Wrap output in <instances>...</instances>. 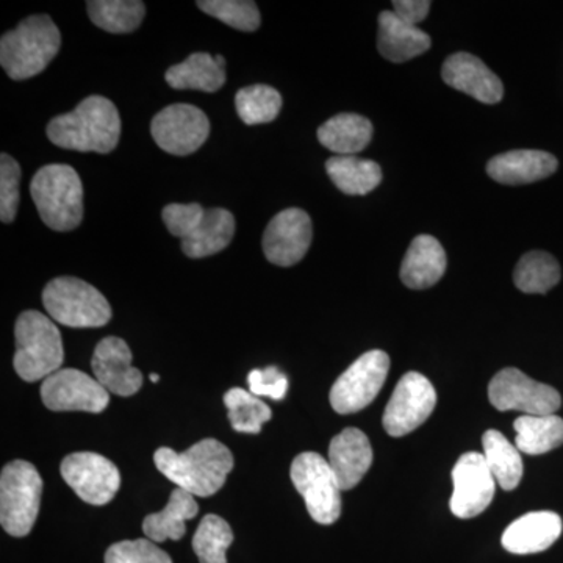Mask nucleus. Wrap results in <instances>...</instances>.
Returning <instances> with one entry per match:
<instances>
[{
  "label": "nucleus",
  "instance_id": "f257e3e1",
  "mask_svg": "<svg viewBox=\"0 0 563 563\" xmlns=\"http://www.w3.org/2000/svg\"><path fill=\"white\" fill-rule=\"evenodd\" d=\"M154 462L163 476L192 496L209 498L220 492L233 470V455L218 440L206 439L185 453L161 448Z\"/></svg>",
  "mask_w": 563,
  "mask_h": 563
},
{
  "label": "nucleus",
  "instance_id": "f03ea898",
  "mask_svg": "<svg viewBox=\"0 0 563 563\" xmlns=\"http://www.w3.org/2000/svg\"><path fill=\"white\" fill-rule=\"evenodd\" d=\"M47 136L63 150L109 154L120 143V113L110 99L90 96L76 110L54 118Z\"/></svg>",
  "mask_w": 563,
  "mask_h": 563
},
{
  "label": "nucleus",
  "instance_id": "7ed1b4c3",
  "mask_svg": "<svg viewBox=\"0 0 563 563\" xmlns=\"http://www.w3.org/2000/svg\"><path fill=\"white\" fill-rule=\"evenodd\" d=\"M62 46V35L47 14L20 22L0 40V65L13 80H27L47 68Z\"/></svg>",
  "mask_w": 563,
  "mask_h": 563
},
{
  "label": "nucleus",
  "instance_id": "20e7f679",
  "mask_svg": "<svg viewBox=\"0 0 563 563\" xmlns=\"http://www.w3.org/2000/svg\"><path fill=\"white\" fill-rule=\"evenodd\" d=\"M169 233L179 236L190 258L210 257L231 244L235 218L225 209L206 210L199 203H169L162 211Z\"/></svg>",
  "mask_w": 563,
  "mask_h": 563
},
{
  "label": "nucleus",
  "instance_id": "39448f33",
  "mask_svg": "<svg viewBox=\"0 0 563 563\" xmlns=\"http://www.w3.org/2000/svg\"><path fill=\"white\" fill-rule=\"evenodd\" d=\"M14 369L25 383H38L62 369L65 351L60 331L51 318L36 310L21 313L14 325Z\"/></svg>",
  "mask_w": 563,
  "mask_h": 563
},
{
  "label": "nucleus",
  "instance_id": "423d86ee",
  "mask_svg": "<svg viewBox=\"0 0 563 563\" xmlns=\"http://www.w3.org/2000/svg\"><path fill=\"white\" fill-rule=\"evenodd\" d=\"M33 202L41 220L52 231L69 232L84 218V185L76 169L68 165H47L31 184Z\"/></svg>",
  "mask_w": 563,
  "mask_h": 563
},
{
  "label": "nucleus",
  "instance_id": "0eeeda50",
  "mask_svg": "<svg viewBox=\"0 0 563 563\" xmlns=\"http://www.w3.org/2000/svg\"><path fill=\"white\" fill-rule=\"evenodd\" d=\"M52 320L68 328H102L111 320V307L98 288L77 277H58L43 291Z\"/></svg>",
  "mask_w": 563,
  "mask_h": 563
},
{
  "label": "nucleus",
  "instance_id": "6e6552de",
  "mask_svg": "<svg viewBox=\"0 0 563 563\" xmlns=\"http://www.w3.org/2000/svg\"><path fill=\"white\" fill-rule=\"evenodd\" d=\"M43 479L32 463L14 461L0 476V525L13 537L31 533L40 512Z\"/></svg>",
  "mask_w": 563,
  "mask_h": 563
},
{
  "label": "nucleus",
  "instance_id": "1a4fd4ad",
  "mask_svg": "<svg viewBox=\"0 0 563 563\" xmlns=\"http://www.w3.org/2000/svg\"><path fill=\"white\" fill-rule=\"evenodd\" d=\"M290 476L301 493L310 517L320 525H333L342 515V488L328 459L302 453L291 463Z\"/></svg>",
  "mask_w": 563,
  "mask_h": 563
},
{
  "label": "nucleus",
  "instance_id": "9d476101",
  "mask_svg": "<svg viewBox=\"0 0 563 563\" xmlns=\"http://www.w3.org/2000/svg\"><path fill=\"white\" fill-rule=\"evenodd\" d=\"M388 372L390 357L387 352H365L333 384L329 396L332 409L340 415L361 412L383 390Z\"/></svg>",
  "mask_w": 563,
  "mask_h": 563
},
{
  "label": "nucleus",
  "instance_id": "9b49d317",
  "mask_svg": "<svg viewBox=\"0 0 563 563\" xmlns=\"http://www.w3.org/2000/svg\"><path fill=\"white\" fill-rule=\"evenodd\" d=\"M488 399L499 412L523 415H554L562 406L561 393L517 368H504L493 377Z\"/></svg>",
  "mask_w": 563,
  "mask_h": 563
},
{
  "label": "nucleus",
  "instance_id": "f8f14e48",
  "mask_svg": "<svg viewBox=\"0 0 563 563\" xmlns=\"http://www.w3.org/2000/svg\"><path fill=\"white\" fill-rule=\"evenodd\" d=\"M437 406V391L420 373L404 374L384 413V428L390 437H404L424 424Z\"/></svg>",
  "mask_w": 563,
  "mask_h": 563
},
{
  "label": "nucleus",
  "instance_id": "ddd939ff",
  "mask_svg": "<svg viewBox=\"0 0 563 563\" xmlns=\"http://www.w3.org/2000/svg\"><path fill=\"white\" fill-rule=\"evenodd\" d=\"M41 399L52 412L101 413L110 404V393L79 369H58L41 385Z\"/></svg>",
  "mask_w": 563,
  "mask_h": 563
},
{
  "label": "nucleus",
  "instance_id": "4468645a",
  "mask_svg": "<svg viewBox=\"0 0 563 563\" xmlns=\"http://www.w3.org/2000/svg\"><path fill=\"white\" fill-rule=\"evenodd\" d=\"M60 473L81 501L91 506H106L120 492V470L101 454H69L63 459Z\"/></svg>",
  "mask_w": 563,
  "mask_h": 563
},
{
  "label": "nucleus",
  "instance_id": "2eb2a0df",
  "mask_svg": "<svg viewBox=\"0 0 563 563\" xmlns=\"http://www.w3.org/2000/svg\"><path fill=\"white\" fill-rule=\"evenodd\" d=\"M151 132L163 151L185 157L198 151L209 139L210 121L198 107L174 103L155 114Z\"/></svg>",
  "mask_w": 563,
  "mask_h": 563
},
{
  "label": "nucleus",
  "instance_id": "dca6fc26",
  "mask_svg": "<svg viewBox=\"0 0 563 563\" xmlns=\"http://www.w3.org/2000/svg\"><path fill=\"white\" fill-rule=\"evenodd\" d=\"M453 484L451 512L462 520H470L483 514L495 496L496 481L485 462L484 454L461 455L453 468Z\"/></svg>",
  "mask_w": 563,
  "mask_h": 563
},
{
  "label": "nucleus",
  "instance_id": "f3484780",
  "mask_svg": "<svg viewBox=\"0 0 563 563\" xmlns=\"http://www.w3.org/2000/svg\"><path fill=\"white\" fill-rule=\"evenodd\" d=\"M313 228L309 214L301 209H287L269 221L263 235V251L268 262L292 266L306 257L312 244Z\"/></svg>",
  "mask_w": 563,
  "mask_h": 563
},
{
  "label": "nucleus",
  "instance_id": "a211bd4d",
  "mask_svg": "<svg viewBox=\"0 0 563 563\" xmlns=\"http://www.w3.org/2000/svg\"><path fill=\"white\" fill-rule=\"evenodd\" d=\"M132 351L128 343L118 336H107L96 346L92 354L95 379L113 395H135L143 387V374L132 366Z\"/></svg>",
  "mask_w": 563,
  "mask_h": 563
},
{
  "label": "nucleus",
  "instance_id": "6ab92c4d",
  "mask_svg": "<svg viewBox=\"0 0 563 563\" xmlns=\"http://www.w3.org/2000/svg\"><path fill=\"white\" fill-rule=\"evenodd\" d=\"M442 77L444 84L454 90L472 96L476 101L488 103L501 102L504 96L503 81L488 69L483 60L466 52H459L443 63Z\"/></svg>",
  "mask_w": 563,
  "mask_h": 563
},
{
  "label": "nucleus",
  "instance_id": "aec40b11",
  "mask_svg": "<svg viewBox=\"0 0 563 563\" xmlns=\"http://www.w3.org/2000/svg\"><path fill=\"white\" fill-rule=\"evenodd\" d=\"M328 462L342 492L351 490L361 484L373 465V448L368 437L355 428L344 429L333 437Z\"/></svg>",
  "mask_w": 563,
  "mask_h": 563
},
{
  "label": "nucleus",
  "instance_id": "412c9836",
  "mask_svg": "<svg viewBox=\"0 0 563 563\" xmlns=\"http://www.w3.org/2000/svg\"><path fill=\"white\" fill-rule=\"evenodd\" d=\"M558 168L559 162L553 154L532 150L506 152L487 163L488 176L498 184L510 187L547 179L553 176Z\"/></svg>",
  "mask_w": 563,
  "mask_h": 563
},
{
  "label": "nucleus",
  "instance_id": "4be33fe9",
  "mask_svg": "<svg viewBox=\"0 0 563 563\" xmlns=\"http://www.w3.org/2000/svg\"><path fill=\"white\" fill-rule=\"evenodd\" d=\"M562 529V518L558 514L548 510L526 514L504 531L503 547L512 554L542 553L558 542Z\"/></svg>",
  "mask_w": 563,
  "mask_h": 563
},
{
  "label": "nucleus",
  "instance_id": "5701e85b",
  "mask_svg": "<svg viewBox=\"0 0 563 563\" xmlns=\"http://www.w3.org/2000/svg\"><path fill=\"white\" fill-rule=\"evenodd\" d=\"M446 266V252L439 240L432 235H418L406 252L399 276L406 287L426 290L442 279Z\"/></svg>",
  "mask_w": 563,
  "mask_h": 563
},
{
  "label": "nucleus",
  "instance_id": "b1692460",
  "mask_svg": "<svg viewBox=\"0 0 563 563\" xmlns=\"http://www.w3.org/2000/svg\"><path fill=\"white\" fill-rule=\"evenodd\" d=\"M431 46L432 40L428 33L420 31L415 25L406 24L393 11H383L379 14L377 49L387 60L409 62L431 49Z\"/></svg>",
  "mask_w": 563,
  "mask_h": 563
},
{
  "label": "nucleus",
  "instance_id": "393cba45",
  "mask_svg": "<svg viewBox=\"0 0 563 563\" xmlns=\"http://www.w3.org/2000/svg\"><path fill=\"white\" fill-rule=\"evenodd\" d=\"M198 512L199 506L195 496L177 487L172 493L168 506L162 512L151 514L144 518L143 531L154 543L180 540L187 532L185 523L195 518Z\"/></svg>",
  "mask_w": 563,
  "mask_h": 563
},
{
  "label": "nucleus",
  "instance_id": "a878e982",
  "mask_svg": "<svg viewBox=\"0 0 563 563\" xmlns=\"http://www.w3.org/2000/svg\"><path fill=\"white\" fill-rule=\"evenodd\" d=\"M372 139V122L355 113L336 114L318 129V140L322 146L336 155L358 154Z\"/></svg>",
  "mask_w": 563,
  "mask_h": 563
},
{
  "label": "nucleus",
  "instance_id": "bb28decb",
  "mask_svg": "<svg viewBox=\"0 0 563 563\" xmlns=\"http://www.w3.org/2000/svg\"><path fill=\"white\" fill-rule=\"evenodd\" d=\"M325 172L340 191L350 196H365L383 181V169L376 162L355 155H336L325 163Z\"/></svg>",
  "mask_w": 563,
  "mask_h": 563
},
{
  "label": "nucleus",
  "instance_id": "cd10ccee",
  "mask_svg": "<svg viewBox=\"0 0 563 563\" xmlns=\"http://www.w3.org/2000/svg\"><path fill=\"white\" fill-rule=\"evenodd\" d=\"M515 446L520 453L542 455L563 444V420L558 415H521L515 420Z\"/></svg>",
  "mask_w": 563,
  "mask_h": 563
},
{
  "label": "nucleus",
  "instance_id": "c85d7f7f",
  "mask_svg": "<svg viewBox=\"0 0 563 563\" xmlns=\"http://www.w3.org/2000/svg\"><path fill=\"white\" fill-rule=\"evenodd\" d=\"M166 81L174 90L217 92L224 87L225 69L211 55L198 52L166 70Z\"/></svg>",
  "mask_w": 563,
  "mask_h": 563
},
{
  "label": "nucleus",
  "instance_id": "c756f323",
  "mask_svg": "<svg viewBox=\"0 0 563 563\" xmlns=\"http://www.w3.org/2000/svg\"><path fill=\"white\" fill-rule=\"evenodd\" d=\"M484 459L503 490H515L523 479L520 451L501 432L487 431L483 437Z\"/></svg>",
  "mask_w": 563,
  "mask_h": 563
},
{
  "label": "nucleus",
  "instance_id": "7c9ffc66",
  "mask_svg": "<svg viewBox=\"0 0 563 563\" xmlns=\"http://www.w3.org/2000/svg\"><path fill=\"white\" fill-rule=\"evenodd\" d=\"M561 266L553 255L543 251L525 254L515 266L514 282L528 295H544L561 280Z\"/></svg>",
  "mask_w": 563,
  "mask_h": 563
},
{
  "label": "nucleus",
  "instance_id": "2f4dec72",
  "mask_svg": "<svg viewBox=\"0 0 563 563\" xmlns=\"http://www.w3.org/2000/svg\"><path fill=\"white\" fill-rule=\"evenodd\" d=\"M87 7L92 24L110 33L135 32L146 14L140 0H91Z\"/></svg>",
  "mask_w": 563,
  "mask_h": 563
},
{
  "label": "nucleus",
  "instance_id": "473e14b6",
  "mask_svg": "<svg viewBox=\"0 0 563 563\" xmlns=\"http://www.w3.org/2000/svg\"><path fill=\"white\" fill-rule=\"evenodd\" d=\"M224 406L232 428L240 433H261L262 426L273 417L272 409L261 398L243 388L225 393Z\"/></svg>",
  "mask_w": 563,
  "mask_h": 563
},
{
  "label": "nucleus",
  "instance_id": "72a5a7b5",
  "mask_svg": "<svg viewBox=\"0 0 563 563\" xmlns=\"http://www.w3.org/2000/svg\"><path fill=\"white\" fill-rule=\"evenodd\" d=\"M235 107L244 124H266L279 117L282 96L268 85H252L236 92Z\"/></svg>",
  "mask_w": 563,
  "mask_h": 563
},
{
  "label": "nucleus",
  "instance_id": "f704fd0d",
  "mask_svg": "<svg viewBox=\"0 0 563 563\" xmlns=\"http://www.w3.org/2000/svg\"><path fill=\"white\" fill-rule=\"evenodd\" d=\"M233 542L231 526L218 515H206L192 537V550L199 563H228L225 551Z\"/></svg>",
  "mask_w": 563,
  "mask_h": 563
},
{
  "label": "nucleus",
  "instance_id": "c9c22d12",
  "mask_svg": "<svg viewBox=\"0 0 563 563\" xmlns=\"http://www.w3.org/2000/svg\"><path fill=\"white\" fill-rule=\"evenodd\" d=\"M199 9L240 32L261 27V11L250 0H199Z\"/></svg>",
  "mask_w": 563,
  "mask_h": 563
},
{
  "label": "nucleus",
  "instance_id": "e433bc0d",
  "mask_svg": "<svg viewBox=\"0 0 563 563\" xmlns=\"http://www.w3.org/2000/svg\"><path fill=\"white\" fill-rule=\"evenodd\" d=\"M106 563H173V561L168 553L150 539H139L111 544L106 553Z\"/></svg>",
  "mask_w": 563,
  "mask_h": 563
},
{
  "label": "nucleus",
  "instance_id": "4c0bfd02",
  "mask_svg": "<svg viewBox=\"0 0 563 563\" xmlns=\"http://www.w3.org/2000/svg\"><path fill=\"white\" fill-rule=\"evenodd\" d=\"M21 166L10 155L0 157V220L11 222L20 207Z\"/></svg>",
  "mask_w": 563,
  "mask_h": 563
},
{
  "label": "nucleus",
  "instance_id": "58836bf2",
  "mask_svg": "<svg viewBox=\"0 0 563 563\" xmlns=\"http://www.w3.org/2000/svg\"><path fill=\"white\" fill-rule=\"evenodd\" d=\"M250 391L254 396H266L274 401H280L288 391V379L277 366H268L265 369H252L247 376Z\"/></svg>",
  "mask_w": 563,
  "mask_h": 563
},
{
  "label": "nucleus",
  "instance_id": "ea45409f",
  "mask_svg": "<svg viewBox=\"0 0 563 563\" xmlns=\"http://www.w3.org/2000/svg\"><path fill=\"white\" fill-rule=\"evenodd\" d=\"M429 10H431L429 0H395L393 2V13L415 27L428 18Z\"/></svg>",
  "mask_w": 563,
  "mask_h": 563
},
{
  "label": "nucleus",
  "instance_id": "a19ab883",
  "mask_svg": "<svg viewBox=\"0 0 563 563\" xmlns=\"http://www.w3.org/2000/svg\"><path fill=\"white\" fill-rule=\"evenodd\" d=\"M214 62H217L218 65L221 66V68L225 69V58L224 57H221V55H217V57H214Z\"/></svg>",
  "mask_w": 563,
  "mask_h": 563
},
{
  "label": "nucleus",
  "instance_id": "79ce46f5",
  "mask_svg": "<svg viewBox=\"0 0 563 563\" xmlns=\"http://www.w3.org/2000/svg\"><path fill=\"white\" fill-rule=\"evenodd\" d=\"M150 379L152 383H158V380H161V376H158V374H151Z\"/></svg>",
  "mask_w": 563,
  "mask_h": 563
}]
</instances>
